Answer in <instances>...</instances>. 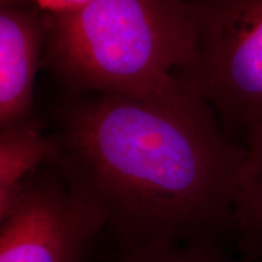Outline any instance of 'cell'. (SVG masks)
Instances as JSON below:
<instances>
[{"label":"cell","mask_w":262,"mask_h":262,"mask_svg":"<svg viewBox=\"0 0 262 262\" xmlns=\"http://www.w3.org/2000/svg\"><path fill=\"white\" fill-rule=\"evenodd\" d=\"M55 142L34 117L0 130V220L11 211L29 176L51 165Z\"/></svg>","instance_id":"8992f818"},{"label":"cell","mask_w":262,"mask_h":262,"mask_svg":"<svg viewBox=\"0 0 262 262\" xmlns=\"http://www.w3.org/2000/svg\"><path fill=\"white\" fill-rule=\"evenodd\" d=\"M37 5L49 15H62L78 11L93 0H34Z\"/></svg>","instance_id":"9c48e42d"},{"label":"cell","mask_w":262,"mask_h":262,"mask_svg":"<svg viewBox=\"0 0 262 262\" xmlns=\"http://www.w3.org/2000/svg\"><path fill=\"white\" fill-rule=\"evenodd\" d=\"M56 117L51 166L120 253L212 242L232 227L247 148L193 91L72 94Z\"/></svg>","instance_id":"6da1fadb"},{"label":"cell","mask_w":262,"mask_h":262,"mask_svg":"<svg viewBox=\"0 0 262 262\" xmlns=\"http://www.w3.org/2000/svg\"><path fill=\"white\" fill-rule=\"evenodd\" d=\"M195 56L186 89L212 108L227 133L262 123V0H189Z\"/></svg>","instance_id":"3957f363"},{"label":"cell","mask_w":262,"mask_h":262,"mask_svg":"<svg viewBox=\"0 0 262 262\" xmlns=\"http://www.w3.org/2000/svg\"><path fill=\"white\" fill-rule=\"evenodd\" d=\"M232 227L247 254L262 260V123L247 135Z\"/></svg>","instance_id":"52a82bcc"},{"label":"cell","mask_w":262,"mask_h":262,"mask_svg":"<svg viewBox=\"0 0 262 262\" xmlns=\"http://www.w3.org/2000/svg\"><path fill=\"white\" fill-rule=\"evenodd\" d=\"M102 233L100 216L48 165L26 180L0 220V262H88Z\"/></svg>","instance_id":"277c9868"},{"label":"cell","mask_w":262,"mask_h":262,"mask_svg":"<svg viewBox=\"0 0 262 262\" xmlns=\"http://www.w3.org/2000/svg\"><path fill=\"white\" fill-rule=\"evenodd\" d=\"M119 262H231L212 242L147 248L120 253Z\"/></svg>","instance_id":"ba28073f"},{"label":"cell","mask_w":262,"mask_h":262,"mask_svg":"<svg viewBox=\"0 0 262 262\" xmlns=\"http://www.w3.org/2000/svg\"><path fill=\"white\" fill-rule=\"evenodd\" d=\"M11 5H24L22 0H2V6H11Z\"/></svg>","instance_id":"30bf717a"},{"label":"cell","mask_w":262,"mask_h":262,"mask_svg":"<svg viewBox=\"0 0 262 262\" xmlns=\"http://www.w3.org/2000/svg\"><path fill=\"white\" fill-rule=\"evenodd\" d=\"M47 17L24 5L0 8V126L32 117L34 84L42 64Z\"/></svg>","instance_id":"5b68a950"},{"label":"cell","mask_w":262,"mask_h":262,"mask_svg":"<svg viewBox=\"0 0 262 262\" xmlns=\"http://www.w3.org/2000/svg\"><path fill=\"white\" fill-rule=\"evenodd\" d=\"M45 64L71 94L166 98L195 56L189 0H93L47 16Z\"/></svg>","instance_id":"7a4b0ae2"}]
</instances>
